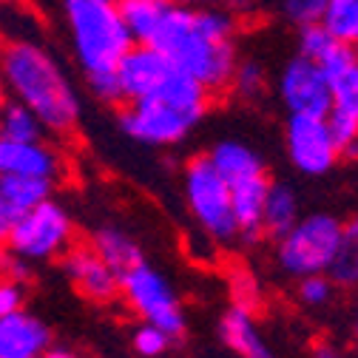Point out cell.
<instances>
[{
  "mask_svg": "<svg viewBox=\"0 0 358 358\" xmlns=\"http://www.w3.org/2000/svg\"><path fill=\"white\" fill-rule=\"evenodd\" d=\"M228 287H231V304L245 307V310H256L262 304V285L250 271H245V267L231 273Z\"/></svg>",
  "mask_w": 358,
  "mask_h": 358,
  "instance_id": "obj_31",
  "label": "cell"
},
{
  "mask_svg": "<svg viewBox=\"0 0 358 358\" xmlns=\"http://www.w3.org/2000/svg\"><path fill=\"white\" fill-rule=\"evenodd\" d=\"M352 52H355V57H358V43H355V46H352Z\"/></svg>",
  "mask_w": 358,
  "mask_h": 358,
  "instance_id": "obj_43",
  "label": "cell"
},
{
  "mask_svg": "<svg viewBox=\"0 0 358 358\" xmlns=\"http://www.w3.org/2000/svg\"><path fill=\"white\" fill-rule=\"evenodd\" d=\"M355 341H358V313H355Z\"/></svg>",
  "mask_w": 358,
  "mask_h": 358,
  "instance_id": "obj_42",
  "label": "cell"
},
{
  "mask_svg": "<svg viewBox=\"0 0 358 358\" xmlns=\"http://www.w3.org/2000/svg\"><path fill=\"white\" fill-rule=\"evenodd\" d=\"M3 276H9V279H15V282H20V285H26L29 279H31V262L29 259H20V256H9V262H6V271H3Z\"/></svg>",
  "mask_w": 358,
  "mask_h": 358,
  "instance_id": "obj_35",
  "label": "cell"
},
{
  "mask_svg": "<svg viewBox=\"0 0 358 358\" xmlns=\"http://www.w3.org/2000/svg\"><path fill=\"white\" fill-rule=\"evenodd\" d=\"M171 71H173V63L157 46H148V43H134L131 52L117 66L125 103L151 97L157 88L165 83V77Z\"/></svg>",
  "mask_w": 358,
  "mask_h": 358,
  "instance_id": "obj_13",
  "label": "cell"
},
{
  "mask_svg": "<svg viewBox=\"0 0 358 358\" xmlns=\"http://www.w3.org/2000/svg\"><path fill=\"white\" fill-rule=\"evenodd\" d=\"M46 125L43 120L20 100H6L3 111H0V137L9 140H46Z\"/></svg>",
  "mask_w": 358,
  "mask_h": 358,
  "instance_id": "obj_22",
  "label": "cell"
},
{
  "mask_svg": "<svg viewBox=\"0 0 358 358\" xmlns=\"http://www.w3.org/2000/svg\"><path fill=\"white\" fill-rule=\"evenodd\" d=\"M122 301L140 322H151L162 327L173 341L185 338L188 333V313L185 304L173 290L171 279L157 271L154 264L143 262L122 273Z\"/></svg>",
  "mask_w": 358,
  "mask_h": 358,
  "instance_id": "obj_8",
  "label": "cell"
},
{
  "mask_svg": "<svg viewBox=\"0 0 358 358\" xmlns=\"http://www.w3.org/2000/svg\"><path fill=\"white\" fill-rule=\"evenodd\" d=\"M322 23L344 46H355L358 43V0H327Z\"/></svg>",
  "mask_w": 358,
  "mask_h": 358,
  "instance_id": "obj_25",
  "label": "cell"
},
{
  "mask_svg": "<svg viewBox=\"0 0 358 358\" xmlns=\"http://www.w3.org/2000/svg\"><path fill=\"white\" fill-rule=\"evenodd\" d=\"M37 15L26 9V0H0V40L37 37Z\"/></svg>",
  "mask_w": 358,
  "mask_h": 358,
  "instance_id": "obj_24",
  "label": "cell"
},
{
  "mask_svg": "<svg viewBox=\"0 0 358 358\" xmlns=\"http://www.w3.org/2000/svg\"><path fill=\"white\" fill-rule=\"evenodd\" d=\"M55 196V179H43V176H0V199L3 205L20 216L40 202H46Z\"/></svg>",
  "mask_w": 358,
  "mask_h": 358,
  "instance_id": "obj_21",
  "label": "cell"
},
{
  "mask_svg": "<svg viewBox=\"0 0 358 358\" xmlns=\"http://www.w3.org/2000/svg\"><path fill=\"white\" fill-rule=\"evenodd\" d=\"M52 347V327L20 307L0 319V358H40Z\"/></svg>",
  "mask_w": 358,
  "mask_h": 358,
  "instance_id": "obj_14",
  "label": "cell"
},
{
  "mask_svg": "<svg viewBox=\"0 0 358 358\" xmlns=\"http://www.w3.org/2000/svg\"><path fill=\"white\" fill-rule=\"evenodd\" d=\"M40 358H83V355H80L77 350H71V347H55V344H52Z\"/></svg>",
  "mask_w": 358,
  "mask_h": 358,
  "instance_id": "obj_38",
  "label": "cell"
},
{
  "mask_svg": "<svg viewBox=\"0 0 358 358\" xmlns=\"http://www.w3.org/2000/svg\"><path fill=\"white\" fill-rule=\"evenodd\" d=\"M341 234H344V222H338L336 216L307 213L282 239H276V264L290 279L330 273Z\"/></svg>",
  "mask_w": 358,
  "mask_h": 358,
  "instance_id": "obj_6",
  "label": "cell"
},
{
  "mask_svg": "<svg viewBox=\"0 0 358 358\" xmlns=\"http://www.w3.org/2000/svg\"><path fill=\"white\" fill-rule=\"evenodd\" d=\"M285 148L290 165L304 176H324L341 157L327 117L290 114L285 125Z\"/></svg>",
  "mask_w": 358,
  "mask_h": 358,
  "instance_id": "obj_9",
  "label": "cell"
},
{
  "mask_svg": "<svg viewBox=\"0 0 358 358\" xmlns=\"http://www.w3.org/2000/svg\"><path fill=\"white\" fill-rule=\"evenodd\" d=\"M336 282L330 273H313V276H301L299 279V287H296V296L304 307L310 310H319V307H327L336 296Z\"/></svg>",
  "mask_w": 358,
  "mask_h": 358,
  "instance_id": "obj_30",
  "label": "cell"
},
{
  "mask_svg": "<svg viewBox=\"0 0 358 358\" xmlns=\"http://www.w3.org/2000/svg\"><path fill=\"white\" fill-rule=\"evenodd\" d=\"M330 276L338 287H358V216L344 222V234L330 267Z\"/></svg>",
  "mask_w": 358,
  "mask_h": 358,
  "instance_id": "obj_23",
  "label": "cell"
},
{
  "mask_svg": "<svg viewBox=\"0 0 358 358\" xmlns=\"http://www.w3.org/2000/svg\"><path fill=\"white\" fill-rule=\"evenodd\" d=\"M12 225H15V213L3 205V199H0V239H6V236H9Z\"/></svg>",
  "mask_w": 358,
  "mask_h": 358,
  "instance_id": "obj_37",
  "label": "cell"
},
{
  "mask_svg": "<svg viewBox=\"0 0 358 358\" xmlns=\"http://www.w3.org/2000/svg\"><path fill=\"white\" fill-rule=\"evenodd\" d=\"M0 80L9 97L26 103L52 137H71L83 120V100L63 63L37 37L0 40Z\"/></svg>",
  "mask_w": 358,
  "mask_h": 358,
  "instance_id": "obj_2",
  "label": "cell"
},
{
  "mask_svg": "<svg viewBox=\"0 0 358 358\" xmlns=\"http://www.w3.org/2000/svg\"><path fill=\"white\" fill-rule=\"evenodd\" d=\"M210 92L188 71L176 69L151 97L125 103L117 122L128 140L148 148H173L185 143L210 106Z\"/></svg>",
  "mask_w": 358,
  "mask_h": 358,
  "instance_id": "obj_3",
  "label": "cell"
},
{
  "mask_svg": "<svg viewBox=\"0 0 358 358\" xmlns=\"http://www.w3.org/2000/svg\"><path fill=\"white\" fill-rule=\"evenodd\" d=\"M279 97L290 114L327 117L333 108V88L322 63L296 55L279 74Z\"/></svg>",
  "mask_w": 358,
  "mask_h": 358,
  "instance_id": "obj_10",
  "label": "cell"
},
{
  "mask_svg": "<svg viewBox=\"0 0 358 358\" xmlns=\"http://www.w3.org/2000/svg\"><path fill=\"white\" fill-rule=\"evenodd\" d=\"M327 122H330V131H333L341 154H347V157L358 154V111L333 106L327 114Z\"/></svg>",
  "mask_w": 358,
  "mask_h": 358,
  "instance_id": "obj_29",
  "label": "cell"
},
{
  "mask_svg": "<svg viewBox=\"0 0 358 358\" xmlns=\"http://www.w3.org/2000/svg\"><path fill=\"white\" fill-rule=\"evenodd\" d=\"M23 287L26 285L0 273V319L9 316V313H15V310H20V307H26V290Z\"/></svg>",
  "mask_w": 358,
  "mask_h": 358,
  "instance_id": "obj_34",
  "label": "cell"
},
{
  "mask_svg": "<svg viewBox=\"0 0 358 358\" xmlns=\"http://www.w3.org/2000/svg\"><path fill=\"white\" fill-rule=\"evenodd\" d=\"M231 92L234 97L245 100V103H256L264 92H267V71L262 63L256 60H239L234 80H231Z\"/></svg>",
  "mask_w": 358,
  "mask_h": 358,
  "instance_id": "obj_26",
  "label": "cell"
},
{
  "mask_svg": "<svg viewBox=\"0 0 358 358\" xmlns=\"http://www.w3.org/2000/svg\"><path fill=\"white\" fill-rule=\"evenodd\" d=\"M74 236H77V222L71 219L66 205L52 196L40 202L37 208L15 216V225L6 236V248L15 256L29 259L31 264L55 262L63 259L77 245Z\"/></svg>",
  "mask_w": 358,
  "mask_h": 358,
  "instance_id": "obj_7",
  "label": "cell"
},
{
  "mask_svg": "<svg viewBox=\"0 0 358 358\" xmlns=\"http://www.w3.org/2000/svg\"><path fill=\"white\" fill-rule=\"evenodd\" d=\"M310 358H344V352H341L336 344H330V341H322V344H316V347H313Z\"/></svg>",
  "mask_w": 358,
  "mask_h": 358,
  "instance_id": "obj_36",
  "label": "cell"
},
{
  "mask_svg": "<svg viewBox=\"0 0 358 358\" xmlns=\"http://www.w3.org/2000/svg\"><path fill=\"white\" fill-rule=\"evenodd\" d=\"M267 191H271V179L267 173L242 179V182L231 185L234 194V213H236V225H239V242L256 245L264 236V202Z\"/></svg>",
  "mask_w": 358,
  "mask_h": 358,
  "instance_id": "obj_16",
  "label": "cell"
},
{
  "mask_svg": "<svg viewBox=\"0 0 358 358\" xmlns=\"http://www.w3.org/2000/svg\"><path fill=\"white\" fill-rule=\"evenodd\" d=\"M171 347H173V338L151 322H140L131 330V350L137 358H165Z\"/></svg>",
  "mask_w": 358,
  "mask_h": 358,
  "instance_id": "obj_27",
  "label": "cell"
},
{
  "mask_svg": "<svg viewBox=\"0 0 358 358\" xmlns=\"http://www.w3.org/2000/svg\"><path fill=\"white\" fill-rule=\"evenodd\" d=\"M6 100H9V92H6V85H3V80H0V111H3Z\"/></svg>",
  "mask_w": 358,
  "mask_h": 358,
  "instance_id": "obj_41",
  "label": "cell"
},
{
  "mask_svg": "<svg viewBox=\"0 0 358 358\" xmlns=\"http://www.w3.org/2000/svg\"><path fill=\"white\" fill-rule=\"evenodd\" d=\"M60 271L69 285L92 304H111L122 299V276L94 250V245H74L63 259Z\"/></svg>",
  "mask_w": 358,
  "mask_h": 358,
  "instance_id": "obj_11",
  "label": "cell"
},
{
  "mask_svg": "<svg viewBox=\"0 0 358 358\" xmlns=\"http://www.w3.org/2000/svg\"><path fill=\"white\" fill-rule=\"evenodd\" d=\"M182 196L205 239L213 245L239 242L231 182L213 168L208 154H196L182 165Z\"/></svg>",
  "mask_w": 358,
  "mask_h": 358,
  "instance_id": "obj_5",
  "label": "cell"
},
{
  "mask_svg": "<svg viewBox=\"0 0 358 358\" xmlns=\"http://www.w3.org/2000/svg\"><path fill=\"white\" fill-rule=\"evenodd\" d=\"M60 6L71 55L83 77L114 71L134 46V37L120 12V0H63Z\"/></svg>",
  "mask_w": 358,
  "mask_h": 358,
  "instance_id": "obj_4",
  "label": "cell"
},
{
  "mask_svg": "<svg viewBox=\"0 0 358 358\" xmlns=\"http://www.w3.org/2000/svg\"><path fill=\"white\" fill-rule=\"evenodd\" d=\"M85 85L92 92L94 100L106 103V106H125V94L120 85V74L114 71H97V74H85Z\"/></svg>",
  "mask_w": 358,
  "mask_h": 358,
  "instance_id": "obj_32",
  "label": "cell"
},
{
  "mask_svg": "<svg viewBox=\"0 0 358 358\" xmlns=\"http://www.w3.org/2000/svg\"><path fill=\"white\" fill-rule=\"evenodd\" d=\"M338 46H341V40H336L333 31H330L324 23H313V26L299 29V55H301V57H310V60H316V63H324Z\"/></svg>",
  "mask_w": 358,
  "mask_h": 358,
  "instance_id": "obj_28",
  "label": "cell"
},
{
  "mask_svg": "<svg viewBox=\"0 0 358 358\" xmlns=\"http://www.w3.org/2000/svg\"><path fill=\"white\" fill-rule=\"evenodd\" d=\"M216 336L228 352H234L236 358H279L276 350L267 344L253 310L236 307L231 304L225 313L219 316L216 324Z\"/></svg>",
  "mask_w": 358,
  "mask_h": 358,
  "instance_id": "obj_15",
  "label": "cell"
},
{
  "mask_svg": "<svg viewBox=\"0 0 358 358\" xmlns=\"http://www.w3.org/2000/svg\"><path fill=\"white\" fill-rule=\"evenodd\" d=\"M182 3H188V6H222V3H228V0H182Z\"/></svg>",
  "mask_w": 358,
  "mask_h": 358,
  "instance_id": "obj_40",
  "label": "cell"
},
{
  "mask_svg": "<svg viewBox=\"0 0 358 358\" xmlns=\"http://www.w3.org/2000/svg\"><path fill=\"white\" fill-rule=\"evenodd\" d=\"M208 157H210L213 168L225 176L231 185L242 182V179H253V176L267 173L262 154L256 148H250L248 143H242V140H219L208 151Z\"/></svg>",
  "mask_w": 358,
  "mask_h": 358,
  "instance_id": "obj_17",
  "label": "cell"
},
{
  "mask_svg": "<svg viewBox=\"0 0 358 358\" xmlns=\"http://www.w3.org/2000/svg\"><path fill=\"white\" fill-rule=\"evenodd\" d=\"M236 29L239 20L234 12L173 3L151 46H157L176 69L196 77L210 94H222L231 88L239 66Z\"/></svg>",
  "mask_w": 358,
  "mask_h": 358,
  "instance_id": "obj_1",
  "label": "cell"
},
{
  "mask_svg": "<svg viewBox=\"0 0 358 358\" xmlns=\"http://www.w3.org/2000/svg\"><path fill=\"white\" fill-rule=\"evenodd\" d=\"M173 9V0H120V12L134 43H154L159 34L168 12Z\"/></svg>",
  "mask_w": 358,
  "mask_h": 358,
  "instance_id": "obj_19",
  "label": "cell"
},
{
  "mask_svg": "<svg viewBox=\"0 0 358 358\" xmlns=\"http://www.w3.org/2000/svg\"><path fill=\"white\" fill-rule=\"evenodd\" d=\"M301 219V199L287 182H271L264 202V236L282 239Z\"/></svg>",
  "mask_w": 358,
  "mask_h": 358,
  "instance_id": "obj_20",
  "label": "cell"
},
{
  "mask_svg": "<svg viewBox=\"0 0 358 358\" xmlns=\"http://www.w3.org/2000/svg\"><path fill=\"white\" fill-rule=\"evenodd\" d=\"M324 9H327V0H282V15L299 29L322 23Z\"/></svg>",
  "mask_w": 358,
  "mask_h": 358,
  "instance_id": "obj_33",
  "label": "cell"
},
{
  "mask_svg": "<svg viewBox=\"0 0 358 358\" xmlns=\"http://www.w3.org/2000/svg\"><path fill=\"white\" fill-rule=\"evenodd\" d=\"M43 176L63 179L66 157L46 140H9L0 137V176Z\"/></svg>",
  "mask_w": 358,
  "mask_h": 358,
  "instance_id": "obj_12",
  "label": "cell"
},
{
  "mask_svg": "<svg viewBox=\"0 0 358 358\" xmlns=\"http://www.w3.org/2000/svg\"><path fill=\"white\" fill-rule=\"evenodd\" d=\"M9 256H12V250L6 248V239H0V273L6 271V262H9Z\"/></svg>",
  "mask_w": 358,
  "mask_h": 358,
  "instance_id": "obj_39",
  "label": "cell"
},
{
  "mask_svg": "<svg viewBox=\"0 0 358 358\" xmlns=\"http://www.w3.org/2000/svg\"><path fill=\"white\" fill-rule=\"evenodd\" d=\"M92 245L94 250L114 267V271L122 276L128 273L131 267H137L145 262V253H143V245L134 239L128 231L117 228V225H103L92 234Z\"/></svg>",
  "mask_w": 358,
  "mask_h": 358,
  "instance_id": "obj_18",
  "label": "cell"
}]
</instances>
